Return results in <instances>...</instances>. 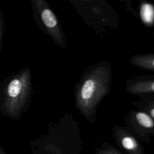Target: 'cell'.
I'll return each mask as SVG.
<instances>
[{"label":"cell","mask_w":154,"mask_h":154,"mask_svg":"<svg viewBox=\"0 0 154 154\" xmlns=\"http://www.w3.org/2000/svg\"><path fill=\"white\" fill-rule=\"evenodd\" d=\"M31 90V73L25 70L13 78L4 92L3 108L12 117H16L25 106Z\"/></svg>","instance_id":"1"},{"label":"cell","mask_w":154,"mask_h":154,"mask_svg":"<svg viewBox=\"0 0 154 154\" xmlns=\"http://www.w3.org/2000/svg\"><path fill=\"white\" fill-rule=\"evenodd\" d=\"M108 72L99 69L93 72L81 86L78 97L79 108L84 114L90 116L108 88Z\"/></svg>","instance_id":"2"},{"label":"cell","mask_w":154,"mask_h":154,"mask_svg":"<svg viewBox=\"0 0 154 154\" xmlns=\"http://www.w3.org/2000/svg\"><path fill=\"white\" fill-rule=\"evenodd\" d=\"M34 3L40 17L48 32L58 44H62V35L57 19L47 4L42 0H34Z\"/></svg>","instance_id":"3"},{"label":"cell","mask_w":154,"mask_h":154,"mask_svg":"<svg viewBox=\"0 0 154 154\" xmlns=\"http://www.w3.org/2000/svg\"><path fill=\"white\" fill-rule=\"evenodd\" d=\"M122 146L130 154H142V150L137 141L132 137L125 135L120 139Z\"/></svg>","instance_id":"4"},{"label":"cell","mask_w":154,"mask_h":154,"mask_svg":"<svg viewBox=\"0 0 154 154\" xmlns=\"http://www.w3.org/2000/svg\"><path fill=\"white\" fill-rule=\"evenodd\" d=\"M128 90L132 93L154 92V81L137 82L132 85Z\"/></svg>","instance_id":"5"},{"label":"cell","mask_w":154,"mask_h":154,"mask_svg":"<svg viewBox=\"0 0 154 154\" xmlns=\"http://www.w3.org/2000/svg\"><path fill=\"white\" fill-rule=\"evenodd\" d=\"M140 16L142 20L147 24L151 23L154 20V8L149 4H143L140 8Z\"/></svg>","instance_id":"6"},{"label":"cell","mask_w":154,"mask_h":154,"mask_svg":"<svg viewBox=\"0 0 154 154\" xmlns=\"http://www.w3.org/2000/svg\"><path fill=\"white\" fill-rule=\"evenodd\" d=\"M135 117L137 122L140 123V125L144 128H151L154 125V123L152 119L147 114L144 112H138Z\"/></svg>","instance_id":"7"},{"label":"cell","mask_w":154,"mask_h":154,"mask_svg":"<svg viewBox=\"0 0 154 154\" xmlns=\"http://www.w3.org/2000/svg\"><path fill=\"white\" fill-rule=\"evenodd\" d=\"M134 63L141 67H147V68H154V58L137 57L135 58Z\"/></svg>","instance_id":"8"},{"label":"cell","mask_w":154,"mask_h":154,"mask_svg":"<svg viewBox=\"0 0 154 154\" xmlns=\"http://www.w3.org/2000/svg\"><path fill=\"white\" fill-rule=\"evenodd\" d=\"M96 154H121L116 149L112 147H109L106 149H98L96 152Z\"/></svg>","instance_id":"9"},{"label":"cell","mask_w":154,"mask_h":154,"mask_svg":"<svg viewBox=\"0 0 154 154\" xmlns=\"http://www.w3.org/2000/svg\"><path fill=\"white\" fill-rule=\"evenodd\" d=\"M2 19H0V43L2 38Z\"/></svg>","instance_id":"10"},{"label":"cell","mask_w":154,"mask_h":154,"mask_svg":"<svg viewBox=\"0 0 154 154\" xmlns=\"http://www.w3.org/2000/svg\"><path fill=\"white\" fill-rule=\"evenodd\" d=\"M55 154H61L58 149H56L55 150Z\"/></svg>","instance_id":"11"},{"label":"cell","mask_w":154,"mask_h":154,"mask_svg":"<svg viewBox=\"0 0 154 154\" xmlns=\"http://www.w3.org/2000/svg\"><path fill=\"white\" fill-rule=\"evenodd\" d=\"M150 114H151V116L154 118V108H153V109H151V111H150Z\"/></svg>","instance_id":"12"},{"label":"cell","mask_w":154,"mask_h":154,"mask_svg":"<svg viewBox=\"0 0 154 154\" xmlns=\"http://www.w3.org/2000/svg\"><path fill=\"white\" fill-rule=\"evenodd\" d=\"M0 154H5L4 150L2 149H0Z\"/></svg>","instance_id":"13"}]
</instances>
